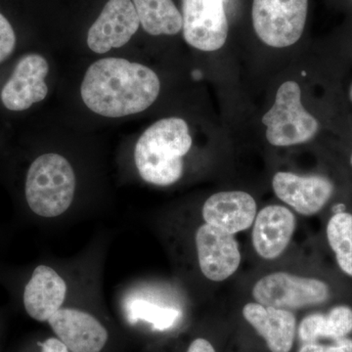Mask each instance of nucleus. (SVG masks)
<instances>
[{
	"mask_svg": "<svg viewBox=\"0 0 352 352\" xmlns=\"http://www.w3.org/2000/svg\"><path fill=\"white\" fill-rule=\"evenodd\" d=\"M140 21L131 0H109L87 34V45L104 54L126 45L138 31Z\"/></svg>",
	"mask_w": 352,
	"mask_h": 352,
	"instance_id": "nucleus-10",
	"label": "nucleus"
},
{
	"mask_svg": "<svg viewBox=\"0 0 352 352\" xmlns=\"http://www.w3.org/2000/svg\"><path fill=\"white\" fill-rule=\"evenodd\" d=\"M266 139L275 147L303 144L316 135L319 124L305 110L298 82L288 80L278 89L274 104L264 113Z\"/></svg>",
	"mask_w": 352,
	"mask_h": 352,
	"instance_id": "nucleus-4",
	"label": "nucleus"
},
{
	"mask_svg": "<svg viewBox=\"0 0 352 352\" xmlns=\"http://www.w3.org/2000/svg\"><path fill=\"white\" fill-rule=\"evenodd\" d=\"M187 352H217L214 346L204 338H197L190 344Z\"/></svg>",
	"mask_w": 352,
	"mask_h": 352,
	"instance_id": "nucleus-24",
	"label": "nucleus"
},
{
	"mask_svg": "<svg viewBox=\"0 0 352 352\" xmlns=\"http://www.w3.org/2000/svg\"><path fill=\"white\" fill-rule=\"evenodd\" d=\"M351 166H352V155H351Z\"/></svg>",
	"mask_w": 352,
	"mask_h": 352,
	"instance_id": "nucleus-28",
	"label": "nucleus"
},
{
	"mask_svg": "<svg viewBox=\"0 0 352 352\" xmlns=\"http://www.w3.org/2000/svg\"><path fill=\"white\" fill-rule=\"evenodd\" d=\"M324 316L322 314H312L302 319L296 332L303 344L317 342L323 338Z\"/></svg>",
	"mask_w": 352,
	"mask_h": 352,
	"instance_id": "nucleus-21",
	"label": "nucleus"
},
{
	"mask_svg": "<svg viewBox=\"0 0 352 352\" xmlns=\"http://www.w3.org/2000/svg\"><path fill=\"white\" fill-rule=\"evenodd\" d=\"M201 214L205 223L236 235L251 228L258 205L247 192L222 191L208 197Z\"/></svg>",
	"mask_w": 352,
	"mask_h": 352,
	"instance_id": "nucleus-14",
	"label": "nucleus"
},
{
	"mask_svg": "<svg viewBox=\"0 0 352 352\" xmlns=\"http://www.w3.org/2000/svg\"><path fill=\"white\" fill-rule=\"evenodd\" d=\"M187 122L180 118L157 120L146 129L134 149V162L139 175L155 186L166 187L182 179L183 157L191 150Z\"/></svg>",
	"mask_w": 352,
	"mask_h": 352,
	"instance_id": "nucleus-2",
	"label": "nucleus"
},
{
	"mask_svg": "<svg viewBox=\"0 0 352 352\" xmlns=\"http://www.w3.org/2000/svg\"><path fill=\"white\" fill-rule=\"evenodd\" d=\"M298 352H325V346L317 342H305L298 349Z\"/></svg>",
	"mask_w": 352,
	"mask_h": 352,
	"instance_id": "nucleus-26",
	"label": "nucleus"
},
{
	"mask_svg": "<svg viewBox=\"0 0 352 352\" xmlns=\"http://www.w3.org/2000/svg\"><path fill=\"white\" fill-rule=\"evenodd\" d=\"M352 332V308L346 305L333 307L324 316L323 338L339 340Z\"/></svg>",
	"mask_w": 352,
	"mask_h": 352,
	"instance_id": "nucleus-20",
	"label": "nucleus"
},
{
	"mask_svg": "<svg viewBox=\"0 0 352 352\" xmlns=\"http://www.w3.org/2000/svg\"><path fill=\"white\" fill-rule=\"evenodd\" d=\"M272 188L280 201L302 217L321 212L333 193V183L325 176H303L289 171L275 173Z\"/></svg>",
	"mask_w": 352,
	"mask_h": 352,
	"instance_id": "nucleus-9",
	"label": "nucleus"
},
{
	"mask_svg": "<svg viewBox=\"0 0 352 352\" xmlns=\"http://www.w3.org/2000/svg\"><path fill=\"white\" fill-rule=\"evenodd\" d=\"M68 286L64 278L48 265L36 266L25 284L23 305L34 320L48 322L63 307Z\"/></svg>",
	"mask_w": 352,
	"mask_h": 352,
	"instance_id": "nucleus-15",
	"label": "nucleus"
},
{
	"mask_svg": "<svg viewBox=\"0 0 352 352\" xmlns=\"http://www.w3.org/2000/svg\"><path fill=\"white\" fill-rule=\"evenodd\" d=\"M252 296L254 302L265 307L293 311L328 302L331 289L317 278L278 271L258 280L252 287Z\"/></svg>",
	"mask_w": 352,
	"mask_h": 352,
	"instance_id": "nucleus-5",
	"label": "nucleus"
},
{
	"mask_svg": "<svg viewBox=\"0 0 352 352\" xmlns=\"http://www.w3.org/2000/svg\"><path fill=\"white\" fill-rule=\"evenodd\" d=\"M243 316L265 340L271 352L292 351L296 335V318L293 311L251 302L243 307Z\"/></svg>",
	"mask_w": 352,
	"mask_h": 352,
	"instance_id": "nucleus-16",
	"label": "nucleus"
},
{
	"mask_svg": "<svg viewBox=\"0 0 352 352\" xmlns=\"http://www.w3.org/2000/svg\"><path fill=\"white\" fill-rule=\"evenodd\" d=\"M16 45V36L12 25L0 13V63L12 54Z\"/></svg>",
	"mask_w": 352,
	"mask_h": 352,
	"instance_id": "nucleus-22",
	"label": "nucleus"
},
{
	"mask_svg": "<svg viewBox=\"0 0 352 352\" xmlns=\"http://www.w3.org/2000/svg\"><path fill=\"white\" fill-rule=\"evenodd\" d=\"M124 314L131 324L146 322L156 330L164 331L173 327L179 318V311L171 307H164L140 295L127 296L124 303Z\"/></svg>",
	"mask_w": 352,
	"mask_h": 352,
	"instance_id": "nucleus-18",
	"label": "nucleus"
},
{
	"mask_svg": "<svg viewBox=\"0 0 352 352\" xmlns=\"http://www.w3.org/2000/svg\"><path fill=\"white\" fill-rule=\"evenodd\" d=\"M143 30L151 36H175L183 28L182 15L173 0H132Z\"/></svg>",
	"mask_w": 352,
	"mask_h": 352,
	"instance_id": "nucleus-17",
	"label": "nucleus"
},
{
	"mask_svg": "<svg viewBox=\"0 0 352 352\" xmlns=\"http://www.w3.org/2000/svg\"><path fill=\"white\" fill-rule=\"evenodd\" d=\"M226 0H182L183 36L205 52L220 50L228 36Z\"/></svg>",
	"mask_w": 352,
	"mask_h": 352,
	"instance_id": "nucleus-7",
	"label": "nucleus"
},
{
	"mask_svg": "<svg viewBox=\"0 0 352 352\" xmlns=\"http://www.w3.org/2000/svg\"><path fill=\"white\" fill-rule=\"evenodd\" d=\"M39 346L41 347V352H69L68 347L58 338H50L43 342H39Z\"/></svg>",
	"mask_w": 352,
	"mask_h": 352,
	"instance_id": "nucleus-23",
	"label": "nucleus"
},
{
	"mask_svg": "<svg viewBox=\"0 0 352 352\" xmlns=\"http://www.w3.org/2000/svg\"><path fill=\"white\" fill-rule=\"evenodd\" d=\"M50 72L47 61L38 54L21 58L12 76L1 90V101L6 109L15 112L31 108L48 94L45 78Z\"/></svg>",
	"mask_w": 352,
	"mask_h": 352,
	"instance_id": "nucleus-11",
	"label": "nucleus"
},
{
	"mask_svg": "<svg viewBox=\"0 0 352 352\" xmlns=\"http://www.w3.org/2000/svg\"><path fill=\"white\" fill-rule=\"evenodd\" d=\"M296 217L282 205H268L256 215L252 226V244L259 258L274 261L284 254L293 239Z\"/></svg>",
	"mask_w": 352,
	"mask_h": 352,
	"instance_id": "nucleus-13",
	"label": "nucleus"
},
{
	"mask_svg": "<svg viewBox=\"0 0 352 352\" xmlns=\"http://www.w3.org/2000/svg\"><path fill=\"white\" fill-rule=\"evenodd\" d=\"M325 352H352V340L346 337L336 340L332 346L325 347Z\"/></svg>",
	"mask_w": 352,
	"mask_h": 352,
	"instance_id": "nucleus-25",
	"label": "nucleus"
},
{
	"mask_svg": "<svg viewBox=\"0 0 352 352\" xmlns=\"http://www.w3.org/2000/svg\"><path fill=\"white\" fill-rule=\"evenodd\" d=\"M160 90L159 76L144 65L122 58H104L88 68L80 94L92 112L120 118L151 107Z\"/></svg>",
	"mask_w": 352,
	"mask_h": 352,
	"instance_id": "nucleus-1",
	"label": "nucleus"
},
{
	"mask_svg": "<svg viewBox=\"0 0 352 352\" xmlns=\"http://www.w3.org/2000/svg\"><path fill=\"white\" fill-rule=\"evenodd\" d=\"M349 97H351V100L352 102V85L351 87V91H349Z\"/></svg>",
	"mask_w": 352,
	"mask_h": 352,
	"instance_id": "nucleus-27",
	"label": "nucleus"
},
{
	"mask_svg": "<svg viewBox=\"0 0 352 352\" xmlns=\"http://www.w3.org/2000/svg\"><path fill=\"white\" fill-rule=\"evenodd\" d=\"M194 241L199 268L210 281H226L239 270L242 254L235 235L203 222Z\"/></svg>",
	"mask_w": 352,
	"mask_h": 352,
	"instance_id": "nucleus-8",
	"label": "nucleus"
},
{
	"mask_svg": "<svg viewBox=\"0 0 352 352\" xmlns=\"http://www.w3.org/2000/svg\"><path fill=\"white\" fill-rule=\"evenodd\" d=\"M326 236L340 270L352 278V214L336 212L329 219Z\"/></svg>",
	"mask_w": 352,
	"mask_h": 352,
	"instance_id": "nucleus-19",
	"label": "nucleus"
},
{
	"mask_svg": "<svg viewBox=\"0 0 352 352\" xmlns=\"http://www.w3.org/2000/svg\"><path fill=\"white\" fill-rule=\"evenodd\" d=\"M75 170L66 157L50 153L36 157L25 177V201L30 210L43 219L65 214L75 199Z\"/></svg>",
	"mask_w": 352,
	"mask_h": 352,
	"instance_id": "nucleus-3",
	"label": "nucleus"
},
{
	"mask_svg": "<svg viewBox=\"0 0 352 352\" xmlns=\"http://www.w3.org/2000/svg\"><path fill=\"white\" fill-rule=\"evenodd\" d=\"M69 352H100L109 333L96 317L74 307H62L47 322Z\"/></svg>",
	"mask_w": 352,
	"mask_h": 352,
	"instance_id": "nucleus-12",
	"label": "nucleus"
},
{
	"mask_svg": "<svg viewBox=\"0 0 352 352\" xmlns=\"http://www.w3.org/2000/svg\"><path fill=\"white\" fill-rule=\"evenodd\" d=\"M308 0H254V32L266 45L284 48L302 38L307 18Z\"/></svg>",
	"mask_w": 352,
	"mask_h": 352,
	"instance_id": "nucleus-6",
	"label": "nucleus"
}]
</instances>
